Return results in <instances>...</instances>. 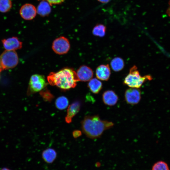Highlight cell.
Segmentation results:
<instances>
[{
	"mask_svg": "<svg viewBox=\"0 0 170 170\" xmlns=\"http://www.w3.org/2000/svg\"><path fill=\"white\" fill-rule=\"evenodd\" d=\"M69 101L68 99L65 96H62L58 98L56 100V107L60 110H64L68 106Z\"/></svg>",
	"mask_w": 170,
	"mask_h": 170,
	"instance_id": "obj_19",
	"label": "cell"
},
{
	"mask_svg": "<svg viewBox=\"0 0 170 170\" xmlns=\"http://www.w3.org/2000/svg\"><path fill=\"white\" fill-rule=\"evenodd\" d=\"M125 65L123 60L119 57L113 58L110 62V65L112 69L116 72L122 70Z\"/></svg>",
	"mask_w": 170,
	"mask_h": 170,
	"instance_id": "obj_17",
	"label": "cell"
},
{
	"mask_svg": "<svg viewBox=\"0 0 170 170\" xmlns=\"http://www.w3.org/2000/svg\"><path fill=\"white\" fill-rule=\"evenodd\" d=\"M37 9L33 5L26 3L21 8L20 13L21 17L24 19L27 20L33 19L36 16Z\"/></svg>",
	"mask_w": 170,
	"mask_h": 170,
	"instance_id": "obj_8",
	"label": "cell"
},
{
	"mask_svg": "<svg viewBox=\"0 0 170 170\" xmlns=\"http://www.w3.org/2000/svg\"><path fill=\"white\" fill-rule=\"evenodd\" d=\"M81 134V132L80 130H76L73 132V135L75 138H77L79 137Z\"/></svg>",
	"mask_w": 170,
	"mask_h": 170,
	"instance_id": "obj_24",
	"label": "cell"
},
{
	"mask_svg": "<svg viewBox=\"0 0 170 170\" xmlns=\"http://www.w3.org/2000/svg\"><path fill=\"white\" fill-rule=\"evenodd\" d=\"M0 170H11L10 169L4 167L2 168Z\"/></svg>",
	"mask_w": 170,
	"mask_h": 170,
	"instance_id": "obj_27",
	"label": "cell"
},
{
	"mask_svg": "<svg viewBox=\"0 0 170 170\" xmlns=\"http://www.w3.org/2000/svg\"><path fill=\"white\" fill-rule=\"evenodd\" d=\"M4 48L7 50L20 49L22 47V42L16 37H12L2 40Z\"/></svg>",
	"mask_w": 170,
	"mask_h": 170,
	"instance_id": "obj_9",
	"label": "cell"
},
{
	"mask_svg": "<svg viewBox=\"0 0 170 170\" xmlns=\"http://www.w3.org/2000/svg\"><path fill=\"white\" fill-rule=\"evenodd\" d=\"M169 7L167 10V13L169 16L170 17V0L169 2Z\"/></svg>",
	"mask_w": 170,
	"mask_h": 170,
	"instance_id": "obj_25",
	"label": "cell"
},
{
	"mask_svg": "<svg viewBox=\"0 0 170 170\" xmlns=\"http://www.w3.org/2000/svg\"><path fill=\"white\" fill-rule=\"evenodd\" d=\"M47 84L43 76L34 74L30 78L27 93L30 95L40 91L45 88Z\"/></svg>",
	"mask_w": 170,
	"mask_h": 170,
	"instance_id": "obj_5",
	"label": "cell"
},
{
	"mask_svg": "<svg viewBox=\"0 0 170 170\" xmlns=\"http://www.w3.org/2000/svg\"><path fill=\"white\" fill-rule=\"evenodd\" d=\"M82 132L88 138L95 139L102 135L104 132L113 127L112 122L101 119L98 115L87 116L81 122Z\"/></svg>",
	"mask_w": 170,
	"mask_h": 170,
	"instance_id": "obj_1",
	"label": "cell"
},
{
	"mask_svg": "<svg viewBox=\"0 0 170 170\" xmlns=\"http://www.w3.org/2000/svg\"><path fill=\"white\" fill-rule=\"evenodd\" d=\"M81 106V102L79 101H76L68 106L65 117V121L66 123H70L71 122L72 118L79 111Z\"/></svg>",
	"mask_w": 170,
	"mask_h": 170,
	"instance_id": "obj_13",
	"label": "cell"
},
{
	"mask_svg": "<svg viewBox=\"0 0 170 170\" xmlns=\"http://www.w3.org/2000/svg\"><path fill=\"white\" fill-rule=\"evenodd\" d=\"M51 5L53 4H58L63 2L65 0H46Z\"/></svg>",
	"mask_w": 170,
	"mask_h": 170,
	"instance_id": "obj_23",
	"label": "cell"
},
{
	"mask_svg": "<svg viewBox=\"0 0 170 170\" xmlns=\"http://www.w3.org/2000/svg\"><path fill=\"white\" fill-rule=\"evenodd\" d=\"M18 62V56L15 51L6 50L0 56V64L2 70L13 68Z\"/></svg>",
	"mask_w": 170,
	"mask_h": 170,
	"instance_id": "obj_4",
	"label": "cell"
},
{
	"mask_svg": "<svg viewBox=\"0 0 170 170\" xmlns=\"http://www.w3.org/2000/svg\"><path fill=\"white\" fill-rule=\"evenodd\" d=\"M52 48L56 54H63L67 53L70 49V45L69 40L63 36L59 37L53 41Z\"/></svg>",
	"mask_w": 170,
	"mask_h": 170,
	"instance_id": "obj_6",
	"label": "cell"
},
{
	"mask_svg": "<svg viewBox=\"0 0 170 170\" xmlns=\"http://www.w3.org/2000/svg\"><path fill=\"white\" fill-rule=\"evenodd\" d=\"M48 83L63 90L75 88L79 81L76 72L72 69L63 68L56 72H51L47 77Z\"/></svg>",
	"mask_w": 170,
	"mask_h": 170,
	"instance_id": "obj_2",
	"label": "cell"
},
{
	"mask_svg": "<svg viewBox=\"0 0 170 170\" xmlns=\"http://www.w3.org/2000/svg\"><path fill=\"white\" fill-rule=\"evenodd\" d=\"M99 2L102 3H108L110 0H97Z\"/></svg>",
	"mask_w": 170,
	"mask_h": 170,
	"instance_id": "obj_26",
	"label": "cell"
},
{
	"mask_svg": "<svg viewBox=\"0 0 170 170\" xmlns=\"http://www.w3.org/2000/svg\"><path fill=\"white\" fill-rule=\"evenodd\" d=\"M152 170H169L167 164L163 161H159L154 164Z\"/></svg>",
	"mask_w": 170,
	"mask_h": 170,
	"instance_id": "obj_21",
	"label": "cell"
},
{
	"mask_svg": "<svg viewBox=\"0 0 170 170\" xmlns=\"http://www.w3.org/2000/svg\"><path fill=\"white\" fill-rule=\"evenodd\" d=\"M2 69H0V72L1 71H2Z\"/></svg>",
	"mask_w": 170,
	"mask_h": 170,
	"instance_id": "obj_29",
	"label": "cell"
},
{
	"mask_svg": "<svg viewBox=\"0 0 170 170\" xmlns=\"http://www.w3.org/2000/svg\"><path fill=\"white\" fill-rule=\"evenodd\" d=\"M37 12L42 16H45L51 12L50 4L47 1L43 0L38 5Z\"/></svg>",
	"mask_w": 170,
	"mask_h": 170,
	"instance_id": "obj_16",
	"label": "cell"
},
{
	"mask_svg": "<svg viewBox=\"0 0 170 170\" xmlns=\"http://www.w3.org/2000/svg\"><path fill=\"white\" fill-rule=\"evenodd\" d=\"M106 30V26L102 24H98L94 27L92 33L95 36L103 37L105 35Z\"/></svg>",
	"mask_w": 170,
	"mask_h": 170,
	"instance_id": "obj_18",
	"label": "cell"
},
{
	"mask_svg": "<svg viewBox=\"0 0 170 170\" xmlns=\"http://www.w3.org/2000/svg\"><path fill=\"white\" fill-rule=\"evenodd\" d=\"M40 93L41 96L45 101H50L53 98V95L50 91L47 89L42 90Z\"/></svg>",
	"mask_w": 170,
	"mask_h": 170,
	"instance_id": "obj_22",
	"label": "cell"
},
{
	"mask_svg": "<svg viewBox=\"0 0 170 170\" xmlns=\"http://www.w3.org/2000/svg\"><path fill=\"white\" fill-rule=\"evenodd\" d=\"M76 75L79 81H88L92 79L93 72L89 67L83 65L81 66L77 71Z\"/></svg>",
	"mask_w": 170,
	"mask_h": 170,
	"instance_id": "obj_10",
	"label": "cell"
},
{
	"mask_svg": "<svg viewBox=\"0 0 170 170\" xmlns=\"http://www.w3.org/2000/svg\"><path fill=\"white\" fill-rule=\"evenodd\" d=\"M111 71L108 64L101 65L96 70V76L98 79L102 81H107L110 78Z\"/></svg>",
	"mask_w": 170,
	"mask_h": 170,
	"instance_id": "obj_12",
	"label": "cell"
},
{
	"mask_svg": "<svg viewBox=\"0 0 170 170\" xmlns=\"http://www.w3.org/2000/svg\"><path fill=\"white\" fill-rule=\"evenodd\" d=\"M152 79L149 75L142 76L137 66L134 65L130 69L129 73L123 80V84L130 88H139L145 82Z\"/></svg>",
	"mask_w": 170,
	"mask_h": 170,
	"instance_id": "obj_3",
	"label": "cell"
},
{
	"mask_svg": "<svg viewBox=\"0 0 170 170\" xmlns=\"http://www.w3.org/2000/svg\"><path fill=\"white\" fill-rule=\"evenodd\" d=\"M88 86L93 94H98L102 88V82L96 78L91 79L89 81Z\"/></svg>",
	"mask_w": 170,
	"mask_h": 170,
	"instance_id": "obj_15",
	"label": "cell"
},
{
	"mask_svg": "<svg viewBox=\"0 0 170 170\" xmlns=\"http://www.w3.org/2000/svg\"><path fill=\"white\" fill-rule=\"evenodd\" d=\"M102 98L104 104L110 106L115 105L119 99L118 95L111 90L105 91L102 94Z\"/></svg>",
	"mask_w": 170,
	"mask_h": 170,
	"instance_id": "obj_11",
	"label": "cell"
},
{
	"mask_svg": "<svg viewBox=\"0 0 170 170\" xmlns=\"http://www.w3.org/2000/svg\"><path fill=\"white\" fill-rule=\"evenodd\" d=\"M57 154L55 150L52 148H48L42 152V157L43 161L48 164L52 163L56 158Z\"/></svg>",
	"mask_w": 170,
	"mask_h": 170,
	"instance_id": "obj_14",
	"label": "cell"
},
{
	"mask_svg": "<svg viewBox=\"0 0 170 170\" xmlns=\"http://www.w3.org/2000/svg\"><path fill=\"white\" fill-rule=\"evenodd\" d=\"M0 69H2V67H1V66L0 64Z\"/></svg>",
	"mask_w": 170,
	"mask_h": 170,
	"instance_id": "obj_28",
	"label": "cell"
},
{
	"mask_svg": "<svg viewBox=\"0 0 170 170\" xmlns=\"http://www.w3.org/2000/svg\"><path fill=\"white\" fill-rule=\"evenodd\" d=\"M12 2L10 0H0V12L5 13L11 8Z\"/></svg>",
	"mask_w": 170,
	"mask_h": 170,
	"instance_id": "obj_20",
	"label": "cell"
},
{
	"mask_svg": "<svg viewBox=\"0 0 170 170\" xmlns=\"http://www.w3.org/2000/svg\"><path fill=\"white\" fill-rule=\"evenodd\" d=\"M124 97L127 103L132 105H136L141 100V92L139 88H130L125 91Z\"/></svg>",
	"mask_w": 170,
	"mask_h": 170,
	"instance_id": "obj_7",
	"label": "cell"
}]
</instances>
